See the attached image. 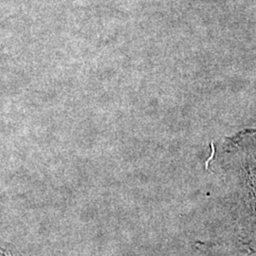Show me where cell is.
<instances>
[{
    "label": "cell",
    "instance_id": "6da1fadb",
    "mask_svg": "<svg viewBox=\"0 0 256 256\" xmlns=\"http://www.w3.org/2000/svg\"><path fill=\"white\" fill-rule=\"evenodd\" d=\"M0 256H22L16 248L0 242Z\"/></svg>",
    "mask_w": 256,
    "mask_h": 256
},
{
    "label": "cell",
    "instance_id": "7a4b0ae2",
    "mask_svg": "<svg viewBox=\"0 0 256 256\" xmlns=\"http://www.w3.org/2000/svg\"></svg>",
    "mask_w": 256,
    "mask_h": 256
}]
</instances>
